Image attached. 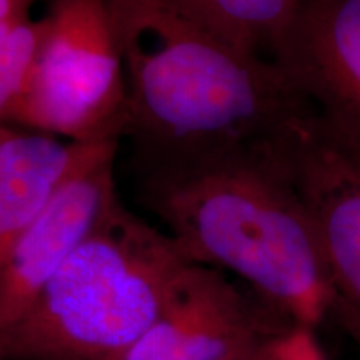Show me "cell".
Segmentation results:
<instances>
[{
    "instance_id": "11",
    "label": "cell",
    "mask_w": 360,
    "mask_h": 360,
    "mask_svg": "<svg viewBox=\"0 0 360 360\" xmlns=\"http://www.w3.org/2000/svg\"><path fill=\"white\" fill-rule=\"evenodd\" d=\"M44 34L45 19L27 15L0 24V122L8 120L25 87Z\"/></svg>"
},
{
    "instance_id": "1",
    "label": "cell",
    "mask_w": 360,
    "mask_h": 360,
    "mask_svg": "<svg viewBox=\"0 0 360 360\" xmlns=\"http://www.w3.org/2000/svg\"><path fill=\"white\" fill-rule=\"evenodd\" d=\"M139 200L191 264L229 270L299 327H349L307 209L267 137L135 157Z\"/></svg>"
},
{
    "instance_id": "2",
    "label": "cell",
    "mask_w": 360,
    "mask_h": 360,
    "mask_svg": "<svg viewBox=\"0 0 360 360\" xmlns=\"http://www.w3.org/2000/svg\"><path fill=\"white\" fill-rule=\"evenodd\" d=\"M135 157L257 142L312 109L277 62L224 39L186 0H107Z\"/></svg>"
},
{
    "instance_id": "3",
    "label": "cell",
    "mask_w": 360,
    "mask_h": 360,
    "mask_svg": "<svg viewBox=\"0 0 360 360\" xmlns=\"http://www.w3.org/2000/svg\"><path fill=\"white\" fill-rule=\"evenodd\" d=\"M186 264L167 232L117 199L0 332V360H114L155 321Z\"/></svg>"
},
{
    "instance_id": "10",
    "label": "cell",
    "mask_w": 360,
    "mask_h": 360,
    "mask_svg": "<svg viewBox=\"0 0 360 360\" xmlns=\"http://www.w3.org/2000/svg\"><path fill=\"white\" fill-rule=\"evenodd\" d=\"M215 32L242 49L276 62L299 0H186Z\"/></svg>"
},
{
    "instance_id": "9",
    "label": "cell",
    "mask_w": 360,
    "mask_h": 360,
    "mask_svg": "<svg viewBox=\"0 0 360 360\" xmlns=\"http://www.w3.org/2000/svg\"><path fill=\"white\" fill-rule=\"evenodd\" d=\"M112 142H69L30 130H11L0 141V270L57 188Z\"/></svg>"
},
{
    "instance_id": "8",
    "label": "cell",
    "mask_w": 360,
    "mask_h": 360,
    "mask_svg": "<svg viewBox=\"0 0 360 360\" xmlns=\"http://www.w3.org/2000/svg\"><path fill=\"white\" fill-rule=\"evenodd\" d=\"M276 62L315 109L360 137V0H299Z\"/></svg>"
},
{
    "instance_id": "14",
    "label": "cell",
    "mask_w": 360,
    "mask_h": 360,
    "mask_svg": "<svg viewBox=\"0 0 360 360\" xmlns=\"http://www.w3.org/2000/svg\"><path fill=\"white\" fill-rule=\"evenodd\" d=\"M35 0H0V24L29 15V8Z\"/></svg>"
},
{
    "instance_id": "13",
    "label": "cell",
    "mask_w": 360,
    "mask_h": 360,
    "mask_svg": "<svg viewBox=\"0 0 360 360\" xmlns=\"http://www.w3.org/2000/svg\"><path fill=\"white\" fill-rule=\"evenodd\" d=\"M285 330L252 340L224 360H277V339Z\"/></svg>"
},
{
    "instance_id": "6",
    "label": "cell",
    "mask_w": 360,
    "mask_h": 360,
    "mask_svg": "<svg viewBox=\"0 0 360 360\" xmlns=\"http://www.w3.org/2000/svg\"><path fill=\"white\" fill-rule=\"evenodd\" d=\"M294 323L244 294L222 270L186 264L155 321L114 360H224Z\"/></svg>"
},
{
    "instance_id": "15",
    "label": "cell",
    "mask_w": 360,
    "mask_h": 360,
    "mask_svg": "<svg viewBox=\"0 0 360 360\" xmlns=\"http://www.w3.org/2000/svg\"><path fill=\"white\" fill-rule=\"evenodd\" d=\"M12 129H7V127H4V125H0V141H2L4 137H6V135L11 132Z\"/></svg>"
},
{
    "instance_id": "5",
    "label": "cell",
    "mask_w": 360,
    "mask_h": 360,
    "mask_svg": "<svg viewBox=\"0 0 360 360\" xmlns=\"http://www.w3.org/2000/svg\"><path fill=\"white\" fill-rule=\"evenodd\" d=\"M267 142L307 209L347 328L360 339V137L312 107Z\"/></svg>"
},
{
    "instance_id": "12",
    "label": "cell",
    "mask_w": 360,
    "mask_h": 360,
    "mask_svg": "<svg viewBox=\"0 0 360 360\" xmlns=\"http://www.w3.org/2000/svg\"><path fill=\"white\" fill-rule=\"evenodd\" d=\"M314 332L299 326L287 328L277 339V360H326Z\"/></svg>"
},
{
    "instance_id": "4",
    "label": "cell",
    "mask_w": 360,
    "mask_h": 360,
    "mask_svg": "<svg viewBox=\"0 0 360 360\" xmlns=\"http://www.w3.org/2000/svg\"><path fill=\"white\" fill-rule=\"evenodd\" d=\"M11 122L69 142H119L127 90L107 0H52Z\"/></svg>"
},
{
    "instance_id": "7",
    "label": "cell",
    "mask_w": 360,
    "mask_h": 360,
    "mask_svg": "<svg viewBox=\"0 0 360 360\" xmlns=\"http://www.w3.org/2000/svg\"><path fill=\"white\" fill-rule=\"evenodd\" d=\"M112 142L57 188L0 270V332L29 310L62 264L119 199Z\"/></svg>"
}]
</instances>
